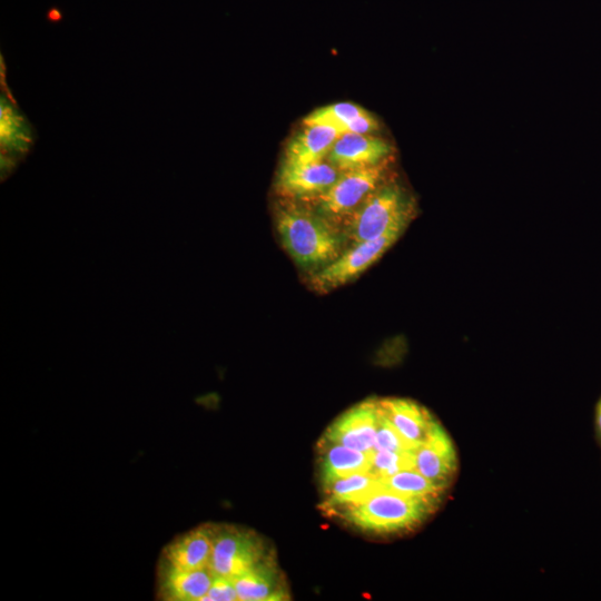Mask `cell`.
Instances as JSON below:
<instances>
[{
	"mask_svg": "<svg viewBox=\"0 0 601 601\" xmlns=\"http://www.w3.org/2000/svg\"><path fill=\"white\" fill-rule=\"evenodd\" d=\"M276 228L283 247L303 268H323L342 254L338 234L319 213L282 207L276 213Z\"/></svg>",
	"mask_w": 601,
	"mask_h": 601,
	"instance_id": "obj_1",
	"label": "cell"
},
{
	"mask_svg": "<svg viewBox=\"0 0 601 601\" xmlns=\"http://www.w3.org/2000/svg\"><path fill=\"white\" fill-rule=\"evenodd\" d=\"M435 506L434 501L403 495L383 487L364 502L338 513L359 530L388 534L420 524Z\"/></svg>",
	"mask_w": 601,
	"mask_h": 601,
	"instance_id": "obj_2",
	"label": "cell"
},
{
	"mask_svg": "<svg viewBox=\"0 0 601 601\" xmlns=\"http://www.w3.org/2000/svg\"><path fill=\"white\" fill-rule=\"evenodd\" d=\"M414 199L395 183L381 185L353 213L347 235L354 243L405 229L415 215Z\"/></svg>",
	"mask_w": 601,
	"mask_h": 601,
	"instance_id": "obj_3",
	"label": "cell"
},
{
	"mask_svg": "<svg viewBox=\"0 0 601 601\" xmlns=\"http://www.w3.org/2000/svg\"><path fill=\"white\" fill-rule=\"evenodd\" d=\"M214 575L235 580L266 559L263 541L253 532L233 525H211Z\"/></svg>",
	"mask_w": 601,
	"mask_h": 601,
	"instance_id": "obj_4",
	"label": "cell"
},
{
	"mask_svg": "<svg viewBox=\"0 0 601 601\" xmlns=\"http://www.w3.org/2000/svg\"><path fill=\"white\" fill-rule=\"evenodd\" d=\"M404 229H392L381 236L354 244L335 260L314 273L311 285L317 292L337 288L366 270L398 239Z\"/></svg>",
	"mask_w": 601,
	"mask_h": 601,
	"instance_id": "obj_5",
	"label": "cell"
},
{
	"mask_svg": "<svg viewBox=\"0 0 601 601\" xmlns=\"http://www.w3.org/2000/svg\"><path fill=\"white\" fill-rule=\"evenodd\" d=\"M385 176V161L375 166L339 171L333 185L318 197V211L324 217H339L355 210Z\"/></svg>",
	"mask_w": 601,
	"mask_h": 601,
	"instance_id": "obj_6",
	"label": "cell"
},
{
	"mask_svg": "<svg viewBox=\"0 0 601 601\" xmlns=\"http://www.w3.org/2000/svg\"><path fill=\"white\" fill-rule=\"evenodd\" d=\"M377 421V400H366L338 416L328 426L322 440L372 454Z\"/></svg>",
	"mask_w": 601,
	"mask_h": 601,
	"instance_id": "obj_7",
	"label": "cell"
},
{
	"mask_svg": "<svg viewBox=\"0 0 601 601\" xmlns=\"http://www.w3.org/2000/svg\"><path fill=\"white\" fill-rule=\"evenodd\" d=\"M414 469L434 485L446 490L457 471L453 443L437 424L431 436L414 449Z\"/></svg>",
	"mask_w": 601,
	"mask_h": 601,
	"instance_id": "obj_8",
	"label": "cell"
},
{
	"mask_svg": "<svg viewBox=\"0 0 601 601\" xmlns=\"http://www.w3.org/2000/svg\"><path fill=\"white\" fill-rule=\"evenodd\" d=\"M392 147L385 140L357 134H342L327 158L339 171L375 166L384 162Z\"/></svg>",
	"mask_w": 601,
	"mask_h": 601,
	"instance_id": "obj_9",
	"label": "cell"
},
{
	"mask_svg": "<svg viewBox=\"0 0 601 601\" xmlns=\"http://www.w3.org/2000/svg\"><path fill=\"white\" fill-rule=\"evenodd\" d=\"M377 401L383 414L413 447L423 444L439 424L425 407L414 401L395 397Z\"/></svg>",
	"mask_w": 601,
	"mask_h": 601,
	"instance_id": "obj_10",
	"label": "cell"
},
{
	"mask_svg": "<svg viewBox=\"0 0 601 601\" xmlns=\"http://www.w3.org/2000/svg\"><path fill=\"white\" fill-rule=\"evenodd\" d=\"M339 170L325 160L312 164H283L277 176L280 191L296 197H317L336 180Z\"/></svg>",
	"mask_w": 601,
	"mask_h": 601,
	"instance_id": "obj_11",
	"label": "cell"
},
{
	"mask_svg": "<svg viewBox=\"0 0 601 601\" xmlns=\"http://www.w3.org/2000/svg\"><path fill=\"white\" fill-rule=\"evenodd\" d=\"M211 525L198 526L169 543L164 550V565L177 570L209 568L213 553Z\"/></svg>",
	"mask_w": 601,
	"mask_h": 601,
	"instance_id": "obj_12",
	"label": "cell"
},
{
	"mask_svg": "<svg viewBox=\"0 0 601 601\" xmlns=\"http://www.w3.org/2000/svg\"><path fill=\"white\" fill-rule=\"evenodd\" d=\"M234 582L242 601H279L289 597L280 571L267 558Z\"/></svg>",
	"mask_w": 601,
	"mask_h": 601,
	"instance_id": "obj_13",
	"label": "cell"
},
{
	"mask_svg": "<svg viewBox=\"0 0 601 601\" xmlns=\"http://www.w3.org/2000/svg\"><path fill=\"white\" fill-rule=\"evenodd\" d=\"M342 132L331 126H305L285 149L283 164L298 165L323 161Z\"/></svg>",
	"mask_w": 601,
	"mask_h": 601,
	"instance_id": "obj_14",
	"label": "cell"
},
{
	"mask_svg": "<svg viewBox=\"0 0 601 601\" xmlns=\"http://www.w3.org/2000/svg\"><path fill=\"white\" fill-rule=\"evenodd\" d=\"M321 480L327 486L336 480L370 472L371 455L347 446L321 440Z\"/></svg>",
	"mask_w": 601,
	"mask_h": 601,
	"instance_id": "obj_15",
	"label": "cell"
},
{
	"mask_svg": "<svg viewBox=\"0 0 601 601\" xmlns=\"http://www.w3.org/2000/svg\"><path fill=\"white\" fill-rule=\"evenodd\" d=\"M383 487L382 480L371 472L356 473L325 486L321 506L326 511H341L364 502Z\"/></svg>",
	"mask_w": 601,
	"mask_h": 601,
	"instance_id": "obj_16",
	"label": "cell"
},
{
	"mask_svg": "<svg viewBox=\"0 0 601 601\" xmlns=\"http://www.w3.org/2000/svg\"><path fill=\"white\" fill-rule=\"evenodd\" d=\"M214 577L209 568L177 570L164 565L160 578V594L165 600L203 601Z\"/></svg>",
	"mask_w": 601,
	"mask_h": 601,
	"instance_id": "obj_17",
	"label": "cell"
},
{
	"mask_svg": "<svg viewBox=\"0 0 601 601\" xmlns=\"http://www.w3.org/2000/svg\"><path fill=\"white\" fill-rule=\"evenodd\" d=\"M7 99L1 104V145L2 149L22 155L32 145L31 127Z\"/></svg>",
	"mask_w": 601,
	"mask_h": 601,
	"instance_id": "obj_18",
	"label": "cell"
},
{
	"mask_svg": "<svg viewBox=\"0 0 601 601\" xmlns=\"http://www.w3.org/2000/svg\"><path fill=\"white\" fill-rule=\"evenodd\" d=\"M381 480L383 486L390 491L434 502H437L444 492L443 489L434 485L415 469L403 470Z\"/></svg>",
	"mask_w": 601,
	"mask_h": 601,
	"instance_id": "obj_19",
	"label": "cell"
},
{
	"mask_svg": "<svg viewBox=\"0 0 601 601\" xmlns=\"http://www.w3.org/2000/svg\"><path fill=\"white\" fill-rule=\"evenodd\" d=\"M366 111L352 102H337L313 110L304 118L305 126H331L341 131L342 127L351 119ZM342 132V131H341Z\"/></svg>",
	"mask_w": 601,
	"mask_h": 601,
	"instance_id": "obj_20",
	"label": "cell"
},
{
	"mask_svg": "<svg viewBox=\"0 0 601 601\" xmlns=\"http://www.w3.org/2000/svg\"><path fill=\"white\" fill-rule=\"evenodd\" d=\"M410 452L374 451L371 455L370 472L380 479H386L395 473L414 469V454Z\"/></svg>",
	"mask_w": 601,
	"mask_h": 601,
	"instance_id": "obj_21",
	"label": "cell"
},
{
	"mask_svg": "<svg viewBox=\"0 0 601 601\" xmlns=\"http://www.w3.org/2000/svg\"><path fill=\"white\" fill-rule=\"evenodd\" d=\"M378 402V401H377ZM413 447L397 432L393 424L387 420L378 406V421L376 427L374 451L410 452Z\"/></svg>",
	"mask_w": 601,
	"mask_h": 601,
	"instance_id": "obj_22",
	"label": "cell"
},
{
	"mask_svg": "<svg viewBox=\"0 0 601 601\" xmlns=\"http://www.w3.org/2000/svg\"><path fill=\"white\" fill-rule=\"evenodd\" d=\"M238 600L233 579L215 575L213 583L203 601H235Z\"/></svg>",
	"mask_w": 601,
	"mask_h": 601,
	"instance_id": "obj_23",
	"label": "cell"
},
{
	"mask_svg": "<svg viewBox=\"0 0 601 601\" xmlns=\"http://www.w3.org/2000/svg\"><path fill=\"white\" fill-rule=\"evenodd\" d=\"M380 128L375 117L364 111L355 118L348 120L341 129L342 134L371 135Z\"/></svg>",
	"mask_w": 601,
	"mask_h": 601,
	"instance_id": "obj_24",
	"label": "cell"
},
{
	"mask_svg": "<svg viewBox=\"0 0 601 601\" xmlns=\"http://www.w3.org/2000/svg\"><path fill=\"white\" fill-rule=\"evenodd\" d=\"M595 428L599 436V440L601 442V397L597 404L595 408Z\"/></svg>",
	"mask_w": 601,
	"mask_h": 601,
	"instance_id": "obj_25",
	"label": "cell"
}]
</instances>
